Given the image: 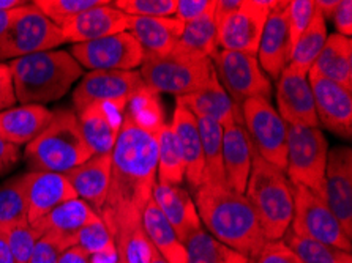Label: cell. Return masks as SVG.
Segmentation results:
<instances>
[{"instance_id": "cell-4", "label": "cell", "mask_w": 352, "mask_h": 263, "mask_svg": "<svg viewBox=\"0 0 352 263\" xmlns=\"http://www.w3.org/2000/svg\"><path fill=\"white\" fill-rule=\"evenodd\" d=\"M245 197L252 203L265 240L285 237L294 216V190L285 172L267 163L254 147Z\"/></svg>"}, {"instance_id": "cell-35", "label": "cell", "mask_w": 352, "mask_h": 263, "mask_svg": "<svg viewBox=\"0 0 352 263\" xmlns=\"http://www.w3.org/2000/svg\"><path fill=\"white\" fill-rule=\"evenodd\" d=\"M186 263H253L236 249L213 238L204 229H199L185 241Z\"/></svg>"}, {"instance_id": "cell-33", "label": "cell", "mask_w": 352, "mask_h": 263, "mask_svg": "<svg viewBox=\"0 0 352 263\" xmlns=\"http://www.w3.org/2000/svg\"><path fill=\"white\" fill-rule=\"evenodd\" d=\"M327 36V21L316 8L310 25L307 27V30L303 32L300 38L296 43L294 49H292L287 68L308 76V71H310L313 62L316 60L319 52H321Z\"/></svg>"}, {"instance_id": "cell-51", "label": "cell", "mask_w": 352, "mask_h": 263, "mask_svg": "<svg viewBox=\"0 0 352 263\" xmlns=\"http://www.w3.org/2000/svg\"><path fill=\"white\" fill-rule=\"evenodd\" d=\"M243 0H215V21H221L240 8Z\"/></svg>"}, {"instance_id": "cell-43", "label": "cell", "mask_w": 352, "mask_h": 263, "mask_svg": "<svg viewBox=\"0 0 352 263\" xmlns=\"http://www.w3.org/2000/svg\"><path fill=\"white\" fill-rule=\"evenodd\" d=\"M314 12H316L314 0H291V2H287V29H289L291 54L298 38L310 25Z\"/></svg>"}, {"instance_id": "cell-20", "label": "cell", "mask_w": 352, "mask_h": 263, "mask_svg": "<svg viewBox=\"0 0 352 263\" xmlns=\"http://www.w3.org/2000/svg\"><path fill=\"white\" fill-rule=\"evenodd\" d=\"M124 112L122 106L97 103L76 114L84 141L94 157L113 153Z\"/></svg>"}, {"instance_id": "cell-10", "label": "cell", "mask_w": 352, "mask_h": 263, "mask_svg": "<svg viewBox=\"0 0 352 263\" xmlns=\"http://www.w3.org/2000/svg\"><path fill=\"white\" fill-rule=\"evenodd\" d=\"M242 107L243 128L261 157L280 170H286L287 123L270 104V100L250 98Z\"/></svg>"}, {"instance_id": "cell-18", "label": "cell", "mask_w": 352, "mask_h": 263, "mask_svg": "<svg viewBox=\"0 0 352 263\" xmlns=\"http://www.w3.org/2000/svg\"><path fill=\"white\" fill-rule=\"evenodd\" d=\"M261 68L272 79L278 80L291 60L289 29H287V2H276L265 21L259 47L256 52Z\"/></svg>"}, {"instance_id": "cell-28", "label": "cell", "mask_w": 352, "mask_h": 263, "mask_svg": "<svg viewBox=\"0 0 352 263\" xmlns=\"http://www.w3.org/2000/svg\"><path fill=\"white\" fill-rule=\"evenodd\" d=\"M52 111L38 104H21L0 112V137L10 144L28 145L45 131Z\"/></svg>"}, {"instance_id": "cell-50", "label": "cell", "mask_w": 352, "mask_h": 263, "mask_svg": "<svg viewBox=\"0 0 352 263\" xmlns=\"http://www.w3.org/2000/svg\"><path fill=\"white\" fill-rule=\"evenodd\" d=\"M57 263H92V257L79 246H70V248L62 252Z\"/></svg>"}, {"instance_id": "cell-3", "label": "cell", "mask_w": 352, "mask_h": 263, "mask_svg": "<svg viewBox=\"0 0 352 263\" xmlns=\"http://www.w3.org/2000/svg\"><path fill=\"white\" fill-rule=\"evenodd\" d=\"M21 104L45 106L60 100L84 69L67 51H45L8 62Z\"/></svg>"}, {"instance_id": "cell-13", "label": "cell", "mask_w": 352, "mask_h": 263, "mask_svg": "<svg viewBox=\"0 0 352 263\" xmlns=\"http://www.w3.org/2000/svg\"><path fill=\"white\" fill-rule=\"evenodd\" d=\"M278 0H243L232 14L218 21V47L256 56L270 10Z\"/></svg>"}, {"instance_id": "cell-34", "label": "cell", "mask_w": 352, "mask_h": 263, "mask_svg": "<svg viewBox=\"0 0 352 263\" xmlns=\"http://www.w3.org/2000/svg\"><path fill=\"white\" fill-rule=\"evenodd\" d=\"M218 47V27L215 21V12L206 14L204 18L184 24V32L175 46V51H180L188 56L210 58Z\"/></svg>"}, {"instance_id": "cell-5", "label": "cell", "mask_w": 352, "mask_h": 263, "mask_svg": "<svg viewBox=\"0 0 352 263\" xmlns=\"http://www.w3.org/2000/svg\"><path fill=\"white\" fill-rule=\"evenodd\" d=\"M30 172L67 174L94 155L85 144L78 115L70 109L52 112V120L24 152Z\"/></svg>"}, {"instance_id": "cell-39", "label": "cell", "mask_w": 352, "mask_h": 263, "mask_svg": "<svg viewBox=\"0 0 352 263\" xmlns=\"http://www.w3.org/2000/svg\"><path fill=\"white\" fill-rule=\"evenodd\" d=\"M74 246H79L87 252L92 260H117L114 238L101 218L95 219L79 230L74 237Z\"/></svg>"}, {"instance_id": "cell-57", "label": "cell", "mask_w": 352, "mask_h": 263, "mask_svg": "<svg viewBox=\"0 0 352 263\" xmlns=\"http://www.w3.org/2000/svg\"><path fill=\"white\" fill-rule=\"evenodd\" d=\"M116 263H119V262H116Z\"/></svg>"}, {"instance_id": "cell-19", "label": "cell", "mask_w": 352, "mask_h": 263, "mask_svg": "<svg viewBox=\"0 0 352 263\" xmlns=\"http://www.w3.org/2000/svg\"><path fill=\"white\" fill-rule=\"evenodd\" d=\"M65 43H89L122 34L128 30V16L104 0L101 5L87 10L60 27Z\"/></svg>"}, {"instance_id": "cell-24", "label": "cell", "mask_w": 352, "mask_h": 263, "mask_svg": "<svg viewBox=\"0 0 352 263\" xmlns=\"http://www.w3.org/2000/svg\"><path fill=\"white\" fill-rule=\"evenodd\" d=\"M169 125L182 153L186 181L196 191L204 179V157H202L201 134L196 117L185 106L177 103L173 122Z\"/></svg>"}, {"instance_id": "cell-45", "label": "cell", "mask_w": 352, "mask_h": 263, "mask_svg": "<svg viewBox=\"0 0 352 263\" xmlns=\"http://www.w3.org/2000/svg\"><path fill=\"white\" fill-rule=\"evenodd\" d=\"M212 12H215V0H177L175 18L182 24H188Z\"/></svg>"}, {"instance_id": "cell-26", "label": "cell", "mask_w": 352, "mask_h": 263, "mask_svg": "<svg viewBox=\"0 0 352 263\" xmlns=\"http://www.w3.org/2000/svg\"><path fill=\"white\" fill-rule=\"evenodd\" d=\"M74 194L100 214L108 196L111 181V155L89 158L78 168L65 174Z\"/></svg>"}, {"instance_id": "cell-8", "label": "cell", "mask_w": 352, "mask_h": 263, "mask_svg": "<svg viewBox=\"0 0 352 263\" xmlns=\"http://www.w3.org/2000/svg\"><path fill=\"white\" fill-rule=\"evenodd\" d=\"M63 43L62 30L30 2L19 10L16 18L0 34V63L54 51V47Z\"/></svg>"}, {"instance_id": "cell-14", "label": "cell", "mask_w": 352, "mask_h": 263, "mask_svg": "<svg viewBox=\"0 0 352 263\" xmlns=\"http://www.w3.org/2000/svg\"><path fill=\"white\" fill-rule=\"evenodd\" d=\"M144 87L141 73L135 71H89L73 93L74 114L85 107L108 103L126 107L128 101Z\"/></svg>"}, {"instance_id": "cell-6", "label": "cell", "mask_w": 352, "mask_h": 263, "mask_svg": "<svg viewBox=\"0 0 352 263\" xmlns=\"http://www.w3.org/2000/svg\"><path fill=\"white\" fill-rule=\"evenodd\" d=\"M140 73L146 87L177 98L204 90L218 79L210 58L175 49L163 57H146Z\"/></svg>"}, {"instance_id": "cell-21", "label": "cell", "mask_w": 352, "mask_h": 263, "mask_svg": "<svg viewBox=\"0 0 352 263\" xmlns=\"http://www.w3.org/2000/svg\"><path fill=\"white\" fill-rule=\"evenodd\" d=\"M28 196V221L34 224L54 210L60 203L78 197L65 174L54 172H28L24 174Z\"/></svg>"}, {"instance_id": "cell-55", "label": "cell", "mask_w": 352, "mask_h": 263, "mask_svg": "<svg viewBox=\"0 0 352 263\" xmlns=\"http://www.w3.org/2000/svg\"><path fill=\"white\" fill-rule=\"evenodd\" d=\"M25 5H29V2H24V0H0V12H12Z\"/></svg>"}, {"instance_id": "cell-31", "label": "cell", "mask_w": 352, "mask_h": 263, "mask_svg": "<svg viewBox=\"0 0 352 263\" xmlns=\"http://www.w3.org/2000/svg\"><path fill=\"white\" fill-rule=\"evenodd\" d=\"M141 227L153 248L168 263H186L185 244L179 240L153 198L147 202L141 216Z\"/></svg>"}, {"instance_id": "cell-36", "label": "cell", "mask_w": 352, "mask_h": 263, "mask_svg": "<svg viewBox=\"0 0 352 263\" xmlns=\"http://www.w3.org/2000/svg\"><path fill=\"white\" fill-rule=\"evenodd\" d=\"M157 175L162 183L180 185L185 179V164L169 123L164 122L158 131Z\"/></svg>"}, {"instance_id": "cell-44", "label": "cell", "mask_w": 352, "mask_h": 263, "mask_svg": "<svg viewBox=\"0 0 352 263\" xmlns=\"http://www.w3.org/2000/svg\"><path fill=\"white\" fill-rule=\"evenodd\" d=\"M73 246L70 241L56 235H40L32 251L29 263H57L62 252Z\"/></svg>"}, {"instance_id": "cell-54", "label": "cell", "mask_w": 352, "mask_h": 263, "mask_svg": "<svg viewBox=\"0 0 352 263\" xmlns=\"http://www.w3.org/2000/svg\"><path fill=\"white\" fill-rule=\"evenodd\" d=\"M144 263H168V262L158 254V251L153 248V246L148 243V240H147L146 254H144Z\"/></svg>"}, {"instance_id": "cell-12", "label": "cell", "mask_w": 352, "mask_h": 263, "mask_svg": "<svg viewBox=\"0 0 352 263\" xmlns=\"http://www.w3.org/2000/svg\"><path fill=\"white\" fill-rule=\"evenodd\" d=\"M70 54L89 71H135L144 62L142 47L130 32L73 45Z\"/></svg>"}, {"instance_id": "cell-49", "label": "cell", "mask_w": 352, "mask_h": 263, "mask_svg": "<svg viewBox=\"0 0 352 263\" xmlns=\"http://www.w3.org/2000/svg\"><path fill=\"white\" fill-rule=\"evenodd\" d=\"M21 157V150L18 145L10 144L0 137V175L8 172L18 163Z\"/></svg>"}, {"instance_id": "cell-7", "label": "cell", "mask_w": 352, "mask_h": 263, "mask_svg": "<svg viewBox=\"0 0 352 263\" xmlns=\"http://www.w3.org/2000/svg\"><path fill=\"white\" fill-rule=\"evenodd\" d=\"M329 142L319 128L287 125L285 174L291 185L303 186L324 198Z\"/></svg>"}, {"instance_id": "cell-53", "label": "cell", "mask_w": 352, "mask_h": 263, "mask_svg": "<svg viewBox=\"0 0 352 263\" xmlns=\"http://www.w3.org/2000/svg\"><path fill=\"white\" fill-rule=\"evenodd\" d=\"M0 263H16L13 252L10 249V246L2 235V232H0Z\"/></svg>"}, {"instance_id": "cell-46", "label": "cell", "mask_w": 352, "mask_h": 263, "mask_svg": "<svg viewBox=\"0 0 352 263\" xmlns=\"http://www.w3.org/2000/svg\"><path fill=\"white\" fill-rule=\"evenodd\" d=\"M254 263H302L283 240L267 241Z\"/></svg>"}, {"instance_id": "cell-29", "label": "cell", "mask_w": 352, "mask_h": 263, "mask_svg": "<svg viewBox=\"0 0 352 263\" xmlns=\"http://www.w3.org/2000/svg\"><path fill=\"white\" fill-rule=\"evenodd\" d=\"M98 218L100 214L92 207L81 198L74 197L60 203L46 216L30 225L38 235H56V237L68 240L74 246V237L79 230Z\"/></svg>"}, {"instance_id": "cell-38", "label": "cell", "mask_w": 352, "mask_h": 263, "mask_svg": "<svg viewBox=\"0 0 352 263\" xmlns=\"http://www.w3.org/2000/svg\"><path fill=\"white\" fill-rule=\"evenodd\" d=\"M25 221H28V196H25L24 174H21L0 185V229Z\"/></svg>"}, {"instance_id": "cell-11", "label": "cell", "mask_w": 352, "mask_h": 263, "mask_svg": "<svg viewBox=\"0 0 352 263\" xmlns=\"http://www.w3.org/2000/svg\"><path fill=\"white\" fill-rule=\"evenodd\" d=\"M294 216L291 232L298 237L321 241L346 252L352 251V241L341 229L335 214L324 198L303 186H294Z\"/></svg>"}, {"instance_id": "cell-9", "label": "cell", "mask_w": 352, "mask_h": 263, "mask_svg": "<svg viewBox=\"0 0 352 263\" xmlns=\"http://www.w3.org/2000/svg\"><path fill=\"white\" fill-rule=\"evenodd\" d=\"M210 60L215 68L218 82L237 106H242L250 98L270 100V79L263 71L256 56L218 49Z\"/></svg>"}, {"instance_id": "cell-17", "label": "cell", "mask_w": 352, "mask_h": 263, "mask_svg": "<svg viewBox=\"0 0 352 263\" xmlns=\"http://www.w3.org/2000/svg\"><path fill=\"white\" fill-rule=\"evenodd\" d=\"M278 114L287 125L319 128L313 92L308 76L285 68L276 80Z\"/></svg>"}, {"instance_id": "cell-27", "label": "cell", "mask_w": 352, "mask_h": 263, "mask_svg": "<svg viewBox=\"0 0 352 263\" xmlns=\"http://www.w3.org/2000/svg\"><path fill=\"white\" fill-rule=\"evenodd\" d=\"M177 103L185 106L195 117H206L223 128L229 125H243L242 107L229 98L218 79L204 90L180 96Z\"/></svg>"}, {"instance_id": "cell-42", "label": "cell", "mask_w": 352, "mask_h": 263, "mask_svg": "<svg viewBox=\"0 0 352 263\" xmlns=\"http://www.w3.org/2000/svg\"><path fill=\"white\" fill-rule=\"evenodd\" d=\"M114 7L133 18H170L177 0H116Z\"/></svg>"}, {"instance_id": "cell-32", "label": "cell", "mask_w": 352, "mask_h": 263, "mask_svg": "<svg viewBox=\"0 0 352 263\" xmlns=\"http://www.w3.org/2000/svg\"><path fill=\"white\" fill-rule=\"evenodd\" d=\"M201 134L204 179L202 185L228 186L223 169V126L206 117H196Z\"/></svg>"}, {"instance_id": "cell-23", "label": "cell", "mask_w": 352, "mask_h": 263, "mask_svg": "<svg viewBox=\"0 0 352 263\" xmlns=\"http://www.w3.org/2000/svg\"><path fill=\"white\" fill-rule=\"evenodd\" d=\"M253 144L243 125L223 128V169L229 190L245 194L252 172Z\"/></svg>"}, {"instance_id": "cell-56", "label": "cell", "mask_w": 352, "mask_h": 263, "mask_svg": "<svg viewBox=\"0 0 352 263\" xmlns=\"http://www.w3.org/2000/svg\"><path fill=\"white\" fill-rule=\"evenodd\" d=\"M21 8H23V7H21ZM21 8L12 10V12H0V34H2V32L8 27V24L16 18V14H18Z\"/></svg>"}, {"instance_id": "cell-15", "label": "cell", "mask_w": 352, "mask_h": 263, "mask_svg": "<svg viewBox=\"0 0 352 263\" xmlns=\"http://www.w3.org/2000/svg\"><path fill=\"white\" fill-rule=\"evenodd\" d=\"M324 201L341 229L352 237V150L340 145L329 150L324 175Z\"/></svg>"}, {"instance_id": "cell-48", "label": "cell", "mask_w": 352, "mask_h": 263, "mask_svg": "<svg viewBox=\"0 0 352 263\" xmlns=\"http://www.w3.org/2000/svg\"><path fill=\"white\" fill-rule=\"evenodd\" d=\"M338 35H343L346 38H351L352 35V2L351 0H340V3L335 8L332 18Z\"/></svg>"}, {"instance_id": "cell-40", "label": "cell", "mask_w": 352, "mask_h": 263, "mask_svg": "<svg viewBox=\"0 0 352 263\" xmlns=\"http://www.w3.org/2000/svg\"><path fill=\"white\" fill-rule=\"evenodd\" d=\"M103 2L104 0H35L32 3L60 29L68 21Z\"/></svg>"}, {"instance_id": "cell-37", "label": "cell", "mask_w": 352, "mask_h": 263, "mask_svg": "<svg viewBox=\"0 0 352 263\" xmlns=\"http://www.w3.org/2000/svg\"><path fill=\"white\" fill-rule=\"evenodd\" d=\"M283 243L298 257L302 263H352L351 252L321 243V241L298 237L287 230Z\"/></svg>"}, {"instance_id": "cell-22", "label": "cell", "mask_w": 352, "mask_h": 263, "mask_svg": "<svg viewBox=\"0 0 352 263\" xmlns=\"http://www.w3.org/2000/svg\"><path fill=\"white\" fill-rule=\"evenodd\" d=\"M153 202L157 203L160 211L173 225L179 240L185 243L191 235L202 229V224L197 216L195 201L180 185H169L157 181L152 194Z\"/></svg>"}, {"instance_id": "cell-16", "label": "cell", "mask_w": 352, "mask_h": 263, "mask_svg": "<svg viewBox=\"0 0 352 263\" xmlns=\"http://www.w3.org/2000/svg\"><path fill=\"white\" fill-rule=\"evenodd\" d=\"M319 125L341 139L352 136V90L333 80L308 74Z\"/></svg>"}, {"instance_id": "cell-30", "label": "cell", "mask_w": 352, "mask_h": 263, "mask_svg": "<svg viewBox=\"0 0 352 263\" xmlns=\"http://www.w3.org/2000/svg\"><path fill=\"white\" fill-rule=\"evenodd\" d=\"M308 74L333 80L352 90V41L343 35L327 36Z\"/></svg>"}, {"instance_id": "cell-25", "label": "cell", "mask_w": 352, "mask_h": 263, "mask_svg": "<svg viewBox=\"0 0 352 263\" xmlns=\"http://www.w3.org/2000/svg\"><path fill=\"white\" fill-rule=\"evenodd\" d=\"M140 43L146 57H163L173 52L184 32L177 18H133L128 16V30Z\"/></svg>"}, {"instance_id": "cell-1", "label": "cell", "mask_w": 352, "mask_h": 263, "mask_svg": "<svg viewBox=\"0 0 352 263\" xmlns=\"http://www.w3.org/2000/svg\"><path fill=\"white\" fill-rule=\"evenodd\" d=\"M158 93L144 85L125 107L111 153V181L100 211L119 263H144L147 238L141 216L157 183L158 131L164 123Z\"/></svg>"}, {"instance_id": "cell-47", "label": "cell", "mask_w": 352, "mask_h": 263, "mask_svg": "<svg viewBox=\"0 0 352 263\" xmlns=\"http://www.w3.org/2000/svg\"><path fill=\"white\" fill-rule=\"evenodd\" d=\"M18 100L14 95L13 78L8 63H0V112L14 107Z\"/></svg>"}, {"instance_id": "cell-2", "label": "cell", "mask_w": 352, "mask_h": 263, "mask_svg": "<svg viewBox=\"0 0 352 263\" xmlns=\"http://www.w3.org/2000/svg\"><path fill=\"white\" fill-rule=\"evenodd\" d=\"M195 205L201 224L223 244L253 262L267 243L245 194L228 186L201 185L195 192Z\"/></svg>"}, {"instance_id": "cell-52", "label": "cell", "mask_w": 352, "mask_h": 263, "mask_svg": "<svg viewBox=\"0 0 352 263\" xmlns=\"http://www.w3.org/2000/svg\"><path fill=\"white\" fill-rule=\"evenodd\" d=\"M316 3V8L321 12V14L325 18V21L332 18V14L337 8V5L340 3V0H314Z\"/></svg>"}, {"instance_id": "cell-41", "label": "cell", "mask_w": 352, "mask_h": 263, "mask_svg": "<svg viewBox=\"0 0 352 263\" xmlns=\"http://www.w3.org/2000/svg\"><path fill=\"white\" fill-rule=\"evenodd\" d=\"M0 232L7 240L16 263H29L34 246L40 238L38 232L28 221L8 225V227L0 229Z\"/></svg>"}]
</instances>
